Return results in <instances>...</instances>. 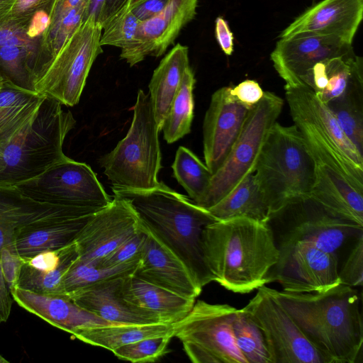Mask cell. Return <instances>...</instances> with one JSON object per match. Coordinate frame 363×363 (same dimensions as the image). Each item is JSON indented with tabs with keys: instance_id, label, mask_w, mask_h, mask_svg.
I'll return each instance as SVG.
<instances>
[{
	"instance_id": "cell-6",
	"label": "cell",
	"mask_w": 363,
	"mask_h": 363,
	"mask_svg": "<svg viewBox=\"0 0 363 363\" xmlns=\"http://www.w3.org/2000/svg\"><path fill=\"white\" fill-rule=\"evenodd\" d=\"M62 106L46 96L33 118L0 147V186L35 178L65 157L63 143L76 121Z\"/></svg>"
},
{
	"instance_id": "cell-3",
	"label": "cell",
	"mask_w": 363,
	"mask_h": 363,
	"mask_svg": "<svg viewBox=\"0 0 363 363\" xmlns=\"http://www.w3.org/2000/svg\"><path fill=\"white\" fill-rule=\"evenodd\" d=\"M276 296L325 363L357 362L363 344L357 290L340 284L322 292L276 290Z\"/></svg>"
},
{
	"instance_id": "cell-25",
	"label": "cell",
	"mask_w": 363,
	"mask_h": 363,
	"mask_svg": "<svg viewBox=\"0 0 363 363\" xmlns=\"http://www.w3.org/2000/svg\"><path fill=\"white\" fill-rule=\"evenodd\" d=\"M124 277L96 283L73 292L68 298L113 325L155 323L152 319L134 310L125 301L121 294Z\"/></svg>"
},
{
	"instance_id": "cell-56",
	"label": "cell",
	"mask_w": 363,
	"mask_h": 363,
	"mask_svg": "<svg viewBox=\"0 0 363 363\" xmlns=\"http://www.w3.org/2000/svg\"><path fill=\"white\" fill-rule=\"evenodd\" d=\"M9 362L0 354V363H9Z\"/></svg>"
},
{
	"instance_id": "cell-24",
	"label": "cell",
	"mask_w": 363,
	"mask_h": 363,
	"mask_svg": "<svg viewBox=\"0 0 363 363\" xmlns=\"http://www.w3.org/2000/svg\"><path fill=\"white\" fill-rule=\"evenodd\" d=\"M79 258L74 242L57 250H45L25 259L17 286L35 293L62 296L63 279Z\"/></svg>"
},
{
	"instance_id": "cell-58",
	"label": "cell",
	"mask_w": 363,
	"mask_h": 363,
	"mask_svg": "<svg viewBox=\"0 0 363 363\" xmlns=\"http://www.w3.org/2000/svg\"><path fill=\"white\" fill-rule=\"evenodd\" d=\"M314 1V0H313Z\"/></svg>"
},
{
	"instance_id": "cell-1",
	"label": "cell",
	"mask_w": 363,
	"mask_h": 363,
	"mask_svg": "<svg viewBox=\"0 0 363 363\" xmlns=\"http://www.w3.org/2000/svg\"><path fill=\"white\" fill-rule=\"evenodd\" d=\"M112 191L113 196L128 202L141 227L186 267L201 289L214 281L202 249L204 228L218 220L208 209L162 182L151 189Z\"/></svg>"
},
{
	"instance_id": "cell-2",
	"label": "cell",
	"mask_w": 363,
	"mask_h": 363,
	"mask_svg": "<svg viewBox=\"0 0 363 363\" xmlns=\"http://www.w3.org/2000/svg\"><path fill=\"white\" fill-rule=\"evenodd\" d=\"M202 249L214 281L242 294L270 283L269 275L279 255L269 224L245 217L206 226Z\"/></svg>"
},
{
	"instance_id": "cell-36",
	"label": "cell",
	"mask_w": 363,
	"mask_h": 363,
	"mask_svg": "<svg viewBox=\"0 0 363 363\" xmlns=\"http://www.w3.org/2000/svg\"><path fill=\"white\" fill-rule=\"evenodd\" d=\"M36 58V51L28 47L16 45L1 47L0 73L13 84L33 90Z\"/></svg>"
},
{
	"instance_id": "cell-22",
	"label": "cell",
	"mask_w": 363,
	"mask_h": 363,
	"mask_svg": "<svg viewBox=\"0 0 363 363\" xmlns=\"http://www.w3.org/2000/svg\"><path fill=\"white\" fill-rule=\"evenodd\" d=\"M121 294L134 310L156 323H174L192 308L196 299L180 296L147 282L133 274L123 279Z\"/></svg>"
},
{
	"instance_id": "cell-12",
	"label": "cell",
	"mask_w": 363,
	"mask_h": 363,
	"mask_svg": "<svg viewBox=\"0 0 363 363\" xmlns=\"http://www.w3.org/2000/svg\"><path fill=\"white\" fill-rule=\"evenodd\" d=\"M15 186L35 201L56 205L101 210L112 201L89 165L66 155Z\"/></svg>"
},
{
	"instance_id": "cell-33",
	"label": "cell",
	"mask_w": 363,
	"mask_h": 363,
	"mask_svg": "<svg viewBox=\"0 0 363 363\" xmlns=\"http://www.w3.org/2000/svg\"><path fill=\"white\" fill-rule=\"evenodd\" d=\"M195 83L194 73L189 66L184 74L180 87L162 126L164 139L167 143H173L191 132L194 118L193 89Z\"/></svg>"
},
{
	"instance_id": "cell-52",
	"label": "cell",
	"mask_w": 363,
	"mask_h": 363,
	"mask_svg": "<svg viewBox=\"0 0 363 363\" xmlns=\"http://www.w3.org/2000/svg\"><path fill=\"white\" fill-rule=\"evenodd\" d=\"M9 246H16V228L0 223V251Z\"/></svg>"
},
{
	"instance_id": "cell-55",
	"label": "cell",
	"mask_w": 363,
	"mask_h": 363,
	"mask_svg": "<svg viewBox=\"0 0 363 363\" xmlns=\"http://www.w3.org/2000/svg\"><path fill=\"white\" fill-rule=\"evenodd\" d=\"M5 82H6V78L0 73V89L4 85Z\"/></svg>"
},
{
	"instance_id": "cell-31",
	"label": "cell",
	"mask_w": 363,
	"mask_h": 363,
	"mask_svg": "<svg viewBox=\"0 0 363 363\" xmlns=\"http://www.w3.org/2000/svg\"><path fill=\"white\" fill-rule=\"evenodd\" d=\"M326 105L346 136L363 155V74L354 77L345 91Z\"/></svg>"
},
{
	"instance_id": "cell-35",
	"label": "cell",
	"mask_w": 363,
	"mask_h": 363,
	"mask_svg": "<svg viewBox=\"0 0 363 363\" xmlns=\"http://www.w3.org/2000/svg\"><path fill=\"white\" fill-rule=\"evenodd\" d=\"M172 168L174 177L196 203L208 189L213 174L195 154L183 146L177 149Z\"/></svg>"
},
{
	"instance_id": "cell-34",
	"label": "cell",
	"mask_w": 363,
	"mask_h": 363,
	"mask_svg": "<svg viewBox=\"0 0 363 363\" xmlns=\"http://www.w3.org/2000/svg\"><path fill=\"white\" fill-rule=\"evenodd\" d=\"M139 261L105 267L77 259L66 274L62 284V296L68 297L73 292L96 283L134 273Z\"/></svg>"
},
{
	"instance_id": "cell-9",
	"label": "cell",
	"mask_w": 363,
	"mask_h": 363,
	"mask_svg": "<svg viewBox=\"0 0 363 363\" xmlns=\"http://www.w3.org/2000/svg\"><path fill=\"white\" fill-rule=\"evenodd\" d=\"M102 26L89 16L39 73L33 90L62 105L78 104L91 67L102 52Z\"/></svg>"
},
{
	"instance_id": "cell-46",
	"label": "cell",
	"mask_w": 363,
	"mask_h": 363,
	"mask_svg": "<svg viewBox=\"0 0 363 363\" xmlns=\"http://www.w3.org/2000/svg\"><path fill=\"white\" fill-rule=\"evenodd\" d=\"M169 0H140L130 5V9L140 21H146L162 11Z\"/></svg>"
},
{
	"instance_id": "cell-43",
	"label": "cell",
	"mask_w": 363,
	"mask_h": 363,
	"mask_svg": "<svg viewBox=\"0 0 363 363\" xmlns=\"http://www.w3.org/2000/svg\"><path fill=\"white\" fill-rule=\"evenodd\" d=\"M24 262L16 246L4 247L0 251L1 267L9 291L17 285Z\"/></svg>"
},
{
	"instance_id": "cell-16",
	"label": "cell",
	"mask_w": 363,
	"mask_h": 363,
	"mask_svg": "<svg viewBox=\"0 0 363 363\" xmlns=\"http://www.w3.org/2000/svg\"><path fill=\"white\" fill-rule=\"evenodd\" d=\"M249 111L230 94V86L213 94L203 123L204 160L212 174L223 164L238 138Z\"/></svg>"
},
{
	"instance_id": "cell-29",
	"label": "cell",
	"mask_w": 363,
	"mask_h": 363,
	"mask_svg": "<svg viewBox=\"0 0 363 363\" xmlns=\"http://www.w3.org/2000/svg\"><path fill=\"white\" fill-rule=\"evenodd\" d=\"M216 220L245 217L268 223L272 213L254 174L247 175L225 197L208 208Z\"/></svg>"
},
{
	"instance_id": "cell-15",
	"label": "cell",
	"mask_w": 363,
	"mask_h": 363,
	"mask_svg": "<svg viewBox=\"0 0 363 363\" xmlns=\"http://www.w3.org/2000/svg\"><path fill=\"white\" fill-rule=\"evenodd\" d=\"M140 228L138 218L125 200L113 196L111 202L94 213L77 236L79 259L101 262Z\"/></svg>"
},
{
	"instance_id": "cell-53",
	"label": "cell",
	"mask_w": 363,
	"mask_h": 363,
	"mask_svg": "<svg viewBox=\"0 0 363 363\" xmlns=\"http://www.w3.org/2000/svg\"><path fill=\"white\" fill-rule=\"evenodd\" d=\"M106 1V0H89L86 18L91 16L101 24V19Z\"/></svg>"
},
{
	"instance_id": "cell-17",
	"label": "cell",
	"mask_w": 363,
	"mask_h": 363,
	"mask_svg": "<svg viewBox=\"0 0 363 363\" xmlns=\"http://www.w3.org/2000/svg\"><path fill=\"white\" fill-rule=\"evenodd\" d=\"M198 2L169 0L159 13L140 23L134 42L121 50V58L132 67L147 56L162 55L182 29L194 18Z\"/></svg>"
},
{
	"instance_id": "cell-38",
	"label": "cell",
	"mask_w": 363,
	"mask_h": 363,
	"mask_svg": "<svg viewBox=\"0 0 363 363\" xmlns=\"http://www.w3.org/2000/svg\"><path fill=\"white\" fill-rule=\"evenodd\" d=\"M140 21L130 9L129 2L102 26L100 45L125 49L135 39Z\"/></svg>"
},
{
	"instance_id": "cell-27",
	"label": "cell",
	"mask_w": 363,
	"mask_h": 363,
	"mask_svg": "<svg viewBox=\"0 0 363 363\" xmlns=\"http://www.w3.org/2000/svg\"><path fill=\"white\" fill-rule=\"evenodd\" d=\"M93 214L18 228L16 230V250L26 259L45 250L62 248L74 242Z\"/></svg>"
},
{
	"instance_id": "cell-41",
	"label": "cell",
	"mask_w": 363,
	"mask_h": 363,
	"mask_svg": "<svg viewBox=\"0 0 363 363\" xmlns=\"http://www.w3.org/2000/svg\"><path fill=\"white\" fill-rule=\"evenodd\" d=\"M147 235V231L140 225L134 235L105 257L100 264L109 267L140 260Z\"/></svg>"
},
{
	"instance_id": "cell-39",
	"label": "cell",
	"mask_w": 363,
	"mask_h": 363,
	"mask_svg": "<svg viewBox=\"0 0 363 363\" xmlns=\"http://www.w3.org/2000/svg\"><path fill=\"white\" fill-rule=\"evenodd\" d=\"M171 335L144 338L115 349L112 352L120 359L131 362H154L167 354Z\"/></svg>"
},
{
	"instance_id": "cell-4",
	"label": "cell",
	"mask_w": 363,
	"mask_h": 363,
	"mask_svg": "<svg viewBox=\"0 0 363 363\" xmlns=\"http://www.w3.org/2000/svg\"><path fill=\"white\" fill-rule=\"evenodd\" d=\"M294 125L301 131L315 167L310 199L337 218L363 226V170L347 161L310 113L297 85L284 86Z\"/></svg>"
},
{
	"instance_id": "cell-14",
	"label": "cell",
	"mask_w": 363,
	"mask_h": 363,
	"mask_svg": "<svg viewBox=\"0 0 363 363\" xmlns=\"http://www.w3.org/2000/svg\"><path fill=\"white\" fill-rule=\"evenodd\" d=\"M277 247L278 260L269 279L270 282H278L282 291L322 292L341 284L337 255L306 241L281 244Z\"/></svg>"
},
{
	"instance_id": "cell-20",
	"label": "cell",
	"mask_w": 363,
	"mask_h": 363,
	"mask_svg": "<svg viewBox=\"0 0 363 363\" xmlns=\"http://www.w3.org/2000/svg\"><path fill=\"white\" fill-rule=\"evenodd\" d=\"M10 293L19 306L73 336L84 328L113 325L66 296L41 294L17 286Z\"/></svg>"
},
{
	"instance_id": "cell-57",
	"label": "cell",
	"mask_w": 363,
	"mask_h": 363,
	"mask_svg": "<svg viewBox=\"0 0 363 363\" xmlns=\"http://www.w3.org/2000/svg\"><path fill=\"white\" fill-rule=\"evenodd\" d=\"M140 0H129V5H131L133 4H135L138 1H139Z\"/></svg>"
},
{
	"instance_id": "cell-49",
	"label": "cell",
	"mask_w": 363,
	"mask_h": 363,
	"mask_svg": "<svg viewBox=\"0 0 363 363\" xmlns=\"http://www.w3.org/2000/svg\"><path fill=\"white\" fill-rule=\"evenodd\" d=\"M85 1L86 0H56L50 16L49 26L44 33L50 31L68 12Z\"/></svg>"
},
{
	"instance_id": "cell-8",
	"label": "cell",
	"mask_w": 363,
	"mask_h": 363,
	"mask_svg": "<svg viewBox=\"0 0 363 363\" xmlns=\"http://www.w3.org/2000/svg\"><path fill=\"white\" fill-rule=\"evenodd\" d=\"M283 105L280 96L264 91L259 102L250 109L238 138L223 164L213 174L205 194L195 203L206 209L211 208L254 172L262 146Z\"/></svg>"
},
{
	"instance_id": "cell-30",
	"label": "cell",
	"mask_w": 363,
	"mask_h": 363,
	"mask_svg": "<svg viewBox=\"0 0 363 363\" xmlns=\"http://www.w3.org/2000/svg\"><path fill=\"white\" fill-rule=\"evenodd\" d=\"M167 335L173 336V323H155L91 327L78 331L74 336L84 342L113 352L121 346L144 338Z\"/></svg>"
},
{
	"instance_id": "cell-28",
	"label": "cell",
	"mask_w": 363,
	"mask_h": 363,
	"mask_svg": "<svg viewBox=\"0 0 363 363\" xmlns=\"http://www.w3.org/2000/svg\"><path fill=\"white\" fill-rule=\"evenodd\" d=\"M45 96L6 79L0 89V147L33 118Z\"/></svg>"
},
{
	"instance_id": "cell-44",
	"label": "cell",
	"mask_w": 363,
	"mask_h": 363,
	"mask_svg": "<svg viewBox=\"0 0 363 363\" xmlns=\"http://www.w3.org/2000/svg\"><path fill=\"white\" fill-rule=\"evenodd\" d=\"M55 2L56 0H15L2 19L29 20L40 9H48L51 13Z\"/></svg>"
},
{
	"instance_id": "cell-42",
	"label": "cell",
	"mask_w": 363,
	"mask_h": 363,
	"mask_svg": "<svg viewBox=\"0 0 363 363\" xmlns=\"http://www.w3.org/2000/svg\"><path fill=\"white\" fill-rule=\"evenodd\" d=\"M29 20H1L0 48L14 45L25 46L36 51L38 55L40 38L33 39L28 36L27 30Z\"/></svg>"
},
{
	"instance_id": "cell-7",
	"label": "cell",
	"mask_w": 363,
	"mask_h": 363,
	"mask_svg": "<svg viewBox=\"0 0 363 363\" xmlns=\"http://www.w3.org/2000/svg\"><path fill=\"white\" fill-rule=\"evenodd\" d=\"M160 132L150 96L139 89L125 137L99 160L113 189L145 190L160 184Z\"/></svg>"
},
{
	"instance_id": "cell-18",
	"label": "cell",
	"mask_w": 363,
	"mask_h": 363,
	"mask_svg": "<svg viewBox=\"0 0 363 363\" xmlns=\"http://www.w3.org/2000/svg\"><path fill=\"white\" fill-rule=\"evenodd\" d=\"M362 18L363 0H323L296 17L279 38L326 35L352 45Z\"/></svg>"
},
{
	"instance_id": "cell-32",
	"label": "cell",
	"mask_w": 363,
	"mask_h": 363,
	"mask_svg": "<svg viewBox=\"0 0 363 363\" xmlns=\"http://www.w3.org/2000/svg\"><path fill=\"white\" fill-rule=\"evenodd\" d=\"M296 85L298 86L313 118L335 147L352 164L363 170V155L346 136L330 108L318 99L308 86L302 84Z\"/></svg>"
},
{
	"instance_id": "cell-21",
	"label": "cell",
	"mask_w": 363,
	"mask_h": 363,
	"mask_svg": "<svg viewBox=\"0 0 363 363\" xmlns=\"http://www.w3.org/2000/svg\"><path fill=\"white\" fill-rule=\"evenodd\" d=\"M142 256L133 274L180 296L194 298L201 289L186 267L147 231Z\"/></svg>"
},
{
	"instance_id": "cell-13",
	"label": "cell",
	"mask_w": 363,
	"mask_h": 363,
	"mask_svg": "<svg viewBox=\"0 0 363 363\" xmlns=\"http://www.w3.org/2000/svg\"><path fill=\"white\" fill-rule=\"evenodd\" d=\"M261 330L271 363H325L266 285L242 308Z\"/></svg>"
},
{
	"instance_id": "cell-37",
	"label": "cell",
	"mask_w": 363,
	"mask_h": 363,
	"mask_svg": "<svg viewBox=\"0 0 363 363\" xmlns=\"http://www.w3.org/2000/svg\"><path fill=\"white\" fill-rule=\"evenodd\" d=\"M233 328L236 345L247 363H271L261 330L242 308L237 311Z\"/></svg>"
},
{
	"instance_id": "cell-54",
	"label": "cell",
	"mask_w": 363,
	"mask_h": 363,
	"mask_svg": "<svg viewBox=\"0 0 363 363\" xmlns=\"http://www.w3.org/2000/svg\"><path fill=\"white\" fill-rule=\"evenodd\" d=\"M15 0H0V21L11 9Z\"/></svg>"
},
{
	"instance_id": "cell-40",
	"label": "cell",
	"mask_w": 363,
	"mask_h": 363,
	"mask_svg": "<svg viewBox=\"0 0 363 363\" xmlns=\"http://www.w3.org/2000/svg\"><path fill=\"white\" fill-rule=\"evenodd\" d=\"M342 284L357 287L363 283V233L350 245L347 255L339 268Z\"/></svg>"
},
{
	"instance_id": "cell-47",
	"label": "cell",
	"mask_w": 363,
	"mask_h": 363,
	"mask_svg": "<svg viewBox=\"0 0 363 363\" xmlns=\"http://www.w3.org/2000/svg\"><path fill=\"white\" fill-rule=\"evenodd\" d=\"M215 34L223 52L227 55H232L234 45L233 34L230 30L228 22L220 16L216 19Z\"/></svg>"
},
{
	"instance_id": "cell-48",
	"label": "cell",
	"mask_w": 363,
	"mask_h": 363,
	"mask_svg": "<svg viewBox=\"0 0 363 363\" xmlns=\"http://www.w3.org/2000/svg\"><path fill=\"white\" fill-rule=\"evenodd\" d=\"M50 11L40 9L36 11L30 18L27 33L30 38H41L50 23Z\"/></svg>"
},
{
	"instance_id": "cell-26",
	"label": "cell",
	"mask_w": 363,
	"mask_h": 363,
	"mask_svg": "<svg viewBox=\"0 0 363 363\" xmlns=\"http://www.w3.org/2000/svg\"><path fill=\"white\" fill-rule=\"evenodd\" d=\"M189 67V48L177 43L153 72L149 84V96L160 131Z\"/></svg>"
},
{
	"instance_id": "cell-50",
	"label": "cell",
	"mask_w": 363,
	"mask_h": 363,
	"mask_svg": "<svg viewBox=\"0 0 363 363\" xmlns=\"http://www.w3.org/2000/svg\"><path fill=\"white\" fill-rule=\"evenodd\" d=\"M12 296L4 279L0 264V324L9 318L12 306Z\"/></svg>"
},
{
	"instance_id": "cell-11",
	"label": "cell",
	"mask_w": 363,
	"mask_h": 363,
	"mask_svg": "<svg viewBox=\"0 0 363 363\" xmlns=\"http://www.w3.org/2000/svg\"><path fill=\"white\" fill-rule=\"evenodd\" d=\"M267 223L277 246L306 241L338 257L340 252L363 233V226L333 216L311 199L286 205Z\"/></svg>"
},
{
	"instance_id": "cell-10",
	"label": "cell",
	"mask_w": 363,
	"mask_h": 363,
	"mask_svg": "<svg viewBox=\"0 0 363 363\" xmlns=\"http://www.w3.org/2000/svg\"><path fill=\"white\" fill-rule=\"evenodd\" d=\"M237 311L228 304L196 301L188 314L173 323V336L193 362L247 363L234 337Z\"/></svg>"
},
{
	"instance_id": "cell-5",
	"label": "cell",
	"mask_w": 363,
	"mask_h": 363,
	"mask_svg": "<svg viewBox=\"0 0 363 363\" xmlns=\"http://www.w3.org/2000/svg\"><path fill=\"white\" fill-rule=\"evenodd\" d=\"M253 174L272 216L289 203L310 199L315 179L314 162L295 125H273Z\"/></svg>"
},
{
	"instance_id": "cell-23",
	"label": "cell",
	"mask_w": 363,
	"mask_h": 363,
	"mask_svg": "<svg viewBox=\"0 0 363 363\" xmlns=\"http://www.w3.org/2000/svg\"><path fill=\"white\" fill-rule=\"evenodd\" d=\"M98 211L38 201L23 194L15 186H0V223L16 230L80 218Z\"/></svg>"
},
{
	"instance_id": "cell-51",
	"label": "cell",
	"mask_w": 363,
	"mask_h": 363,
	"mask_svg": "<svg viewBox=\"0 0 363 363\" xmlns=\"http://www.w3.org/2000/svg\"><path fill=\"white\" fill-rule=\"evenodd\" d=\"M128 2L129 0H106L101 19V26Z\"/></svg>"
},
{
	"instance_id": "cell-45",
	"label": "cell",
	"mask_w": 363,
	"mask_h": 363,
	"mask_svg": "<svg viewBox=\"0 0 363 363\" xmlns=\"http://www.w3.org/2000/svg\"><path fill=\"white\" fill-rule=\"evenodd\" d=\"M230 93L239 102L250 109L259 102L264 91L256 81L246 79L235 86H230Z\"/></svg>"
},
{
	"instance_id": "cell-19",
	"label": "cell",
	"mask_w": 363,
	"mask_h": 363,
	"mask_svg": "<svg viewBox=\"0 0 363 363\" xmlns=\"http://www.w3.org/2000/svg\"><path fill=\"white\" fill-rule=\"evenodd\" d=\"M352 45L326 35H296L280 38L270 55L273 66L286 85L298 84L317 62L344 54Z\"/></svg>"
}]
</instances>
